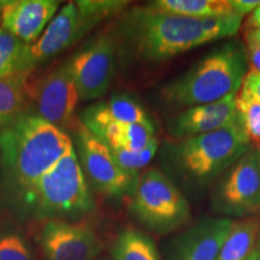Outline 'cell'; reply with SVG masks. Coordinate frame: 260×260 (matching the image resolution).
I'll use <instances>...</instances> for the list:
<instances>
[{
    "label": "cell",
    "mask_w": 260,
    "mask_h": 260,
    "mask_svg": "<svg viewBox=\"0 0 260 260\" xmlns=\"http://www.w3.org/2000/svg\"><path fill=\"white\" fill-rule=\"evenodd\" d=\"M242 19L235 15L191 18L134 6L121 15L113 37L118 51L125 48L145 63H162L207 42L232 38Z\"/></svg>",
    "instance_id": "6da1fadb"
},
{
    "label": "cell",
    "mask_w": 260,
    "mask_h": 260,
    "mask_svg": "<svg viewBox=\"0 0 260 260\" xmlns=\"http://www.w3.org/2000/svg\"><path fill=\"white\" fill-rule=\"evenodd\" d=\"M64 129L28 113L0 129V159L16 193L37 182L73 147Z\"/></svg>",
    "instance_id": "7a4b0ae2"
},
{
    "label": "cell",
    "mask_w": 260,
    "mask_h": 260,
    "mask_svg": "<svg viewBox=\"0 0 260 260\" xmlns=\"http://www.w3.org/2000/svg\"><path fill=\"white\" fill-rule=\"evenodd\" d=\"M248 74L246 46L223 42L161 88L168 103L181 107L211 104L237 94Z\"/></svg>",
    "instance_id": "3957f363"
},
{
    "label": "cell",
    "mask_w": 260,
    "mask_h": 260,
    "mask_svg": "<svg viewBox=\"0 0 260 260\" xmlns=\"http://www.w3.org/2000/svg\"><path fill=\"white\" fill-rule=\"evenodd\" d=\"M252 147L241 125H235L169 144L165 159L184 186L191 190H201L216 183Z\"/></svg>",
    "instance_id": "277c9868"
},
{
    "label": "cell",
    "mask_w": 260,
    "mask_h": 260,
    "mask_svg": "<svg viewBox=\"0 0 260 260\" xmlns=\"http://www.w3.org/2000/svg\"><path fill=\"white\" fill-rule=\"evenodd\" d=\"M17 197L24 210L37 219L79 218L95 210V200L74 146Z\"/></svg>",
    "instance_id": "5b68a950"
},
{
    "label": "cell",
    "mask_w": 260,
    "mask_h": 260,
    "mask_svg": "<svg viewBox=\"0 0 260 260\" xmlns=\"http://www.w3.org/2000/svg\"><path fill=\"white\" fill-rule=\"evenodd\" d=\"M130 195V213L155 234H170L190 220V205L187 198L157 169H149L139 176Z\"/></svg>",
    "instance_id": "8992f818"
},
{
    "label": "cell",
    "mask_w": 260,
    "mask_h": 260,
    "mask_svg": "<svg viewBox=\"0 0 260 260\" xmlns=\"http://www.w3.org/2000/svg\"><path fill=\"white\" fill-rule=\"evenodd\" d=\"M129 2L77 0L64 5L38 41L30 46L34 65L44 63L73 46L105 19L122 14Z\"/></svg>",
    "instance_id": "52a82bcc"
},
{
    "label": "cell",
    "mask_w": 260,
    "mask_h": 260,
    "mask_svg": "<svg viewBox=\"0 0 260 260\" xmlns=\"http://www.w3.org/2000/svg\"><path fill=\"white\" fill-rule=\"evenodd\" d=\"M211 209L230 219L260 212V149L253 146L213 184Z\"/></svg>",
    "instance_id": "ba28073f"
},
{
    "label": "cell",
    "mask_w": 260,
    "mask_h": 260,
    "mask_svg": "<svg viewBox=\"0 0 260 260\" xmlns=\"http://www.w3.org/2000/svg\"><path fill=\"white\" fill-rule=\"evenodd\" d=\"M73 144L86 178L99 193L119 198L130 195L138 175L129 174L117 164L105 142L81 121L74 123Z\"/></svg>",
    "instance_id": "9c48e42d"
},
{
    "label": "cell",
    "mask_w": 260,
    "mask_h": 260,
    "mask_svg": "<svg viewBox=\"0 0 260 260\" xmlns=\"http://www.w3.org/2000/svg\"><path fill=\"white\" fill-rule=\"evenodd\" d=\"M117 54L113 34L103 32L67 61L80 100L89 102L105 95L115 77Z\"/></svg>",
    "instance_id": "30bf717a"
},
{
    "label": "cell",
    "mask_w": 260,
    "mask_h": 260,
    "mask_svg": "<svg viewBox=\"0 0 260 260\" xmlns=\"http://www.w3.org/2000/svg\"><path fill=\"white\" fill-rule=\"evenodd\" d=\"M37 240L45 260H95L103 252L102 239L86 223L45 220Z\"/></svg>",
    "instance_id": "8fae6325"
},
{
    "label": "cell",
    "mask_w": 260,
    "mask_h": 260,
    "mask_svg": "<svg viewBox=\"0 0 260 260\" xmlns=\"http://www.w3.org/2000/svg\"><path fill=\"white\" fill-rule=\"evenodd\" d=\"M80 96L67 63L31 82L30 110L58 128L65 129L74 122Z\"/></svg>",
    "instance_id": "7c38bea8"
},
{
    "label": "cell",
    "mask_w": 260,
    "mask_h": 260,
    "mask_svg": "<svg viewBox=\"0 0 260 260\" xmlns=\"http://www.w3.org/2000/svg\"><path fill=\"white\" fill-rule=\"evenodd\" d=\"M59 5L56 0H0L2 28L31 46L57 15Z\"/></svg>",
    "instance_id": "4fadbf2b"
},
{
    "label": "cell",
    "mask_w": 260,
    "mask_h": 260,
    "mask_svg": "<svg viewBox=\"0 0 260 260\" xmlns=\"http://www.w3.org/2000/svg\"><path fill=\"white\" fill-rule=\"evenodd\" d=\"M237 94L216 103L187 107L171 119L169 132L180 140L241 125L236 110Z\"/></svg>",
    "instance_id": "5bb4252c"
},
{
    "label": "cell",
    "mask_w": 260,
    "mask_h": 260,
    "mask_svg": "<svg viewBox=\"0 0 260 260\" xmlns=\"http://www.w3.org/2000/svg\"><path fill=\"white\" fill-rule=\"evenodd\" d=\"M235 220L205 217L174 241L171 260H216Z\"/></svg>",
    "instance_id": "9a60e30c"
},
{
    "label": "cell",
    "mask_w": 260,
    "mask_h": 260,
    "mask_svg": "<svg viewBox=\"0 0 260 260\" xmlns=\"http://www.w3.org/2000/svg\"><path fill=\"white\" fill-rule=\"evenodd\" d=\"M81 122L88 129L110 123L153 124L144 107L124 94L113 95L107 102L95 103L86 107L81 115Z\"/></svg>",
    "instance_id": "2e32d148"
},
{
    "label": "cell",
    "mask_w": 260,
    "mask_h": 260,
    "mask_svg": "<svg viewBox=\"0 0 260 260\" xmlns=\"http://www.w3.org/2000/svg\"><path fill=\"white\" fill-rule=\"evenodd\" d=\"M30 75L31 71H27L0 79V129L30 113Z\"/></svg>",
    "instance_id": "e0dca14e"
},
{
    "label": "cell",
    "mask_w": 260,
    "mask_h": 260,
    "mask_svg": "<svg viewBox=\"0 0 260 260\" xmlns=\"http://www.w3.org/2000/svg\"><path fill=\"white\" fill-rule=\"evenodd\" d=\"M89 130L110 148L125 151H140L155 138L153 124L110 123Z\"/></svg>",
    "instance_id": "ac0fdd59"
},
{
    "label": "cell",
    "mask_w": 260,
    "mask_h": 260,
    "mask_svg": "<svg viewBox=\"0 0 260 260\" xmlns=\"http://www.w3.org/2000/svg\"><path fill=\"white\" fill-rule=\"evenodd\" d=\"M148 6L158 11L191 18H209L232 16L229 0H155Z\"/></svg>",
    "instance_id": "d6986e66"
},
{
    "label": "cell",
    "mask_w": 260,
    "mask_h": 260,
    "mask_svg": "<svg viewBox=\"0 0 260 260\" xmlns=\"http://www.w3.org/2000/svg\"><path fill=\"white\" fill-rule=\"evenodd\" d=\"M260 233L258 218H246L234 223L216 260H245L256 245Z\"/></svg>",
    "instance_id": "ffe728a7"
},
{
    "label": "cell",
    "mask_w": 260,
    "mask_h": 260,
    "mask_svg": "<svg viewBox=\"0 0 260 260\" xmlns=\"http://www.w3.org/2000/svg\"><path fill=\"white\" fill-rule=\"evenodd\" d=\"M110 253L113 260H160L153 240L136 229H125L119 233Z\"/></svg>",
    "instance_id": "44dd1931"
},
{
    "label": "cell",
    "mask_w": 260,
    "mask_h": 260,
    "mask_svg": "<svg viewBox=\"0 0 260 260\" xmlns=\"http://www.w3.org/2000/svg\"><path fill=\"white\" fill-rule=\"evenodd\" d=\"M30 45L0 28V79L34 69Z\"/></svg>",
    "instance_id": "7402d4cb"
},
{
    "label": "cell",
    "mask_w": 260,
    "mask_h": 260,
    "mask_svg": "<svg viewBox=\"0 0 260 260\" xmlns=\"http://www.w3.org/2000/svg\"><path fill=\"white\" fill-rule=\"evenodd\" d=\"M236 110L241 128L248 136L252 145L260 149V103L239 92Z\"/></svg>",
    "instance_id": "603a6c76"
},
{
    "label": "cell",
    "mask_w": 260,
    "mask_h": 260,
    "mask_svg": "<svg viewBox=\"0 0 260 260\" xmlns=\"http://www.w3.org/2000/svg\"><path fill=\"white\" fill-rule=\"evenodd\" d=\"M111 149L113 158L117 164L121 167L123 170L129 172V174L138 175V172L147 167L154 155L157 154L159 149V140L157 136L152 140L149 144L140 151H125V149Z\"/></svg>",
    "instance_id": "cb8c5ba5"
},
{
    "label": "cell",
    "mask_w": 260,
    "mask_h": 260,
    "mask_svg": "<svg viewBox=\"0 0 260 260\" xmlns=\"http://www.w3.org/2000/svg\"><path fill=\"white\" fill-rule=\"evenodd\" d=\"M0 260H37L27 241L11 230H0Z\"/></svg>",
    "instance_id": "d4e9b609"
},
{
    "label": "cell",
    "mask_w": 260,
    "mask_h": 260,
    "mask_svg": "<svg viewBox=\"0 0 260 260\" xmlns=\"http://www.w3.org/2000/svg\"><path fill=\"white\" fill-rule=\"evenodd\" d=\"M240 93L251 96L260 103V75L248 73L243 80Z\"/></svg>",
    "instance_id": "484cf974"
},
{
    "label": "cell",
    "mask_w": 260,
    "mask_h": 260,
    "mask_svg": "<svg viewBox=\"0 0 260 260\" xmlns=\"http://www.w3.org/2000/svg\"><path fill=\"white\" fill-rule=\"evenodd\" d=\"M247 60H248V73L260 75V45L246 42Z\"/></svg>",
    "instance_id": "4316f807"
},
{
    "label": "cell",
    "mask_w": 260,
    "mask_h": 260,
    "mask_svg": "<svg viewBox=\"0 0 260 260\" xmlns=\"http://www.w3.org/2000/svg\"><path fill=\"white\" fill-rule=\"evenodd\" d=\"M229 3L232 6L233 14L240 16V17L251 15L260 5V0H229Z\"/></svg>",
    "instance_id": "83f0119b"
},
{
    "label": "cell",
    "mask_w": 260,
    "mask_h": 260,
    "mask_svg": "<svg viewBox=\"0 0 260 260\" xmlns=\"http://www.w3.org/2000/svg\"><path fill=\"white\" fill-rule=\"evenodd\" d=\"M246 25L247 29H260V5L249 15Z\"/></svg>",
    "instance_id": "f1b7e54d"
},
{
    "label": "cell",
    "mask_w": 260,
    "mask_h": 260,
    "mask_svg": "<svg viewBox=\"0 0 260 260\" xmlns=\"http://www.w3.org/2000/svg\"><path fill=\"white\" fill-rule=\"evenodd\" d=\"M245 41L260 45V29H247L245 32Z\"/></svg>",
    "instance_id": "f546056e"
},
{
    "label": "cell",
    "mask_w": 260,
    "mask_h": 260,
    "mask_svg": "<svg viewBox=\"0 0 260 260\" xmlns=\"http://www.w3.org/2000/svg\"><path fill=\"white\" fill-rule=\"evenodd\" d=\"M245 260H260V252H259L258 247L255 246L254 248L252 249V252L246 256Z\"/></svg>",
    "instance_id": "4dcf8cb0"
},
{
    "label": "cell",
    "mask_w": 260,
    "mask_h": 260,
    "mask_svg": "<svg viewBox=\"0 0 260 260\" xmlns=\"http://www.w3.org/2000/svg\"><path fill=\"white\" fill-rule=\"evenodd\" d=\"M256 247H258V249L260 252V233H259V236H258V245H256Z\"/></svg>",
    "instance_id": "1f68e13d"
},
{
    "label": "cell",
    "mask_w": 260,
    "mask_h": 260,
    "mask_svg": "<svg viewBox=\"0 0 260 260\" xmlns=\"http://www.w3.org/2000/svg\"><path fill=\"white\" fill-rule=\"evenodd\" d=\"M103 260H104V259H103Z\"/></svg>",
    "instance_id": "d6a6232c"
}]
</instances>
